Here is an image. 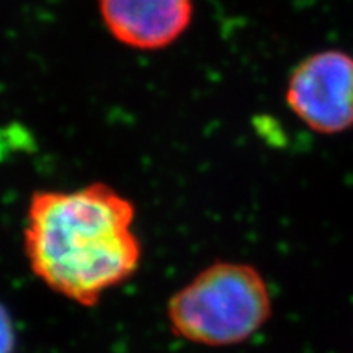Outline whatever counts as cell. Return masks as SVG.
Segmentation results:
<instances>
[{"mask_svg": "<svg viewBox=\"0 0 353 353\" xmlns=\"http://www.w3.org/2000/svg\"><path fill=\"white\" fill-rule=\"evenodd\" d=\"M134 219L132 201L108 183L39 190L26 210L30 268L54 293L94 307L138 272L143 245Z\"/></svg>", "mask_w": 353, "mask_h": 353, "instance_id": "cell-1", "label": "cell"}, {"mask_svg": "<svg viewBox=\"0 0 353 353\" xmlns=\"http://www.w3.org/2000/svg\"><path fill=\"white\" fill-rule=\"evenodd\" d=\"M272 316L268 285L249 263L216 262L172 294L167 319L176 337L203 347L247 342Z\"/></svg>", "mask_w": 353, "mask_h": 353, "instance_id": "cell-2", "label": "cell"}, {"mask_svg": "<svg viewBox=\"0 0 353 353\" xmlns=\"http://www.w3.org/2000/svg\"><path fill=\"white\" fill-rule=\"evenodd\" d=\"M285 99L288 108L319 134L353 128V56L325 50L309 54L291 70Z\"/></svg>", "mask_w": 353, "mask_h": 353, "instance_id": "cell-3", "label": "cell"}, {"mask_svg": "<svg viewBox=\"0 0 353 353\" xmlns=\"http://www.w3.org/2000/svg\"><path fill=\"white\" fill-rule=\"evenodd\" d=\"M107 32L136 51H161L187 33L195 13L193 0H99Z\"/></svg>", "mask_w": 353, "mask_h": 353, "instance_id": "cell-4", "label": "cell"}, {"mask_svg": "<svg viewBox=\"0 0 353 353\" xmlns=\"http://www.w3.org/2000/svg\"><path fill=\"white\" fill-rule=\"evenodd\" d=\"M15 341V325L10 312L0 304V353H13Z\"/></svg>", "mask_w": 353, "mask_h": 353, "instance_id": "cell-5", "label": "cell"}]
</instances>
